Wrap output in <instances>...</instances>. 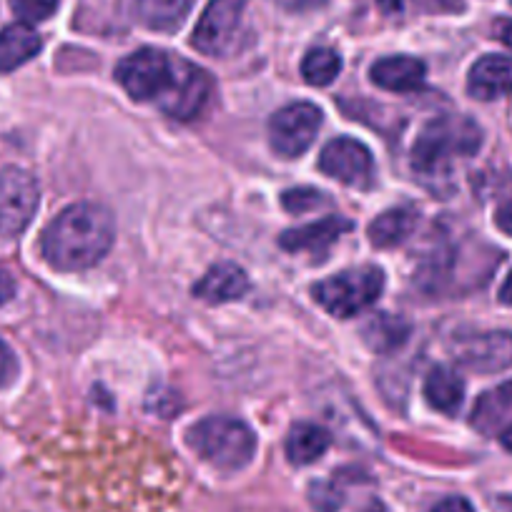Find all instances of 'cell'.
<instances>
[{"mask_svg": "<svg viewBox=\"0 0 512 512\" xmlns=\"http://www.w3.org/2000/svg\"><path fill=\"white\" fill-rule=\"evenodd\" d=\"M327 204V196L322 191L312 189V186H299V189H287L282 194V206L289 214H307L317 206Z\"/></svg>", "mask_w": 512, "mask_h": 512, "instance_id": "obj_24", "label": "cell"}, {"mask_svg": "<svg viewBox=\"0 0 512 512\" xmlns=\"http://www.w3.org/2000/svg\"><path fill=\"white\" fill-rule=\"evenodd\" d=\"M467 93L477 101H495V98L510 96L512 93V58L497 56H482L475 61L467 76Z\"/></svg>", "mask_w": 512, "mask_h": 512, "instance_id": "obj_13", "label": "cell"}, {"mask_svg": "<svg viewBox=\"0 0 512 512\" xmlns=\"http://www.w3.org/2000/svg\"><path fill=\"white\" fill-rule=\"evenodd\" d=\"M211 96H214V81H211L209 73H206L204 68L194 66V63L181 58L174 86H171V91L166 93L164 101L159 103V108L164 113H169L171 118L191 121V118L204 113V108L209 106Z\"/></svg>", "mask_w": 512, "mask_h": 512, "instance_id": "obj_10", "label": "cell"}, {"mask_svg": "<svg viewBox=\"0 0 512 512\" xmlns=\"http://www.w3.org/2000/svg\"><path fill=\"white\" fill-rule=\"evenodd\" d=\"M246 0H211L201 13L191 43L199 53L211 58H226L239 46L244 31Z\"/></svg>", "mask_w": 512, "mask_h": 512, "instance_id": "obj_6", "label": "cell"}, {"mask_svg": "<svg viewBox=\"0 0 512 512\" xmlns=\"http://www.w3.org/2000/svg\"><path fill=\"white\" fill-rule=\"evenodd\" d=\"M417 226V211L410 206H397V209L384 211L377 219L369 224L367 234L377 249H392V246L402 244L407 236L415 231Z\"/></svg>", "mask_w": 512, "mask_h": 512, "instance_id": "obj_20", "label": "cell"}, {"mask_svg": "<svg viewBox=\"0 0 512 512\" xmlns=\"http://www.w3.org/2000/svg\"><path fill=\"white\" fill-rule=\"evenodd\" d=\"M347 231H352V221L344 219V216H327V219H319L314 224L284 231L279 246L284 251H292V254H302V251L324 254Z\"/></svg>", "mask_w": 512, "mask_h": 512, "instance_id": "obj_12", "label": "cell"}, {"mask_svg": "<svg viewBox=\"0 0 512 512\" xmlns=\"http://www.w3.org/2000/svg\"><path fill=\"white\" fill-rule=\"evenodd\" d=\"M116 241L113 214L93 201H78L46 226L41 239L43 259L58 272H83L103 262Z\"/></svg>", "mask_w": 512, "mask_h": 512, "instance_id": "obj_1", "label": "cell"}, {"mask_svg": "<svg viewBox=\"0 0 512 512\" xmlns=\"http://www.w3.org/2000/svg\"><path fill=\"white\" fill-rule=\"evenodd\" d=\"M319 126H322V111L314 103H289L279 108L269 121V141L277 154L297 159L314 144Z\"/></svg>", "mask_w": 512, "mask_h": 512, "instance_id": "obj_8", "label": "cell"}, {"mask_svg": "<svg viewBox=\"0 0 512 512\" xmlns=\"http://www.w3.org/2000/svg\"><path fill=\"white\" fill-rule=\"evenodd\" d=\"M480 146V128L467 118L430 121L412 146V166L417 174L435 176L447 169L452 156L472 154Z\"/></svg>", "mask_w": 512, "mask_h": 512, "instance_id": "obj_3", "label": "cell"}, {"mask_svg": "<svg viewBox=\"0 0 512 512\" xmlns=\"http://www.w3.org/2000/svg\"><path fill=\"white\" fill-rule=\"evenodd\" d=\"M16 369V354H13L11 347L0 339V387H6V384L16 377Z\"/></svg>", "mask_w": 512, "mask_h": 512, "instance_id": "obj_27", "label": "cell"}, {"mask_svg": "<svg viewBox=\"0 0 512 512\" xmlns=\"http://www.w3.org/2000/svg\"><path fill=\"white\" fill-rule=\"evenodd\" d=\"M369 76H372L374 86L384 88V91L410 93V91H417V88L425 83L427 68L420 58L390 56L374 63Z\"/></svg>", "mask_w": 512, "mask_h": 512, "instance_id": "obj_15", "label": "cell"}, {"mask_svg": "<svg viewBox=\"0 0 512 512\" xmlns=\"http://www.w3.org/2000/svg\"><path fill=\"white\" fill-rule=\"evenodd\" d=\"M425 397L442 415H457L465 400V379L450 367L430 369L425 379Z\"/></svg>", "mask_w": 512, "mask_h": 512, "instance_id": "obj_19", "label": "cell"}, {"mask_svg": "<svg viewBox=\"0 0 512 512\" xmlns=\"http://www.w3.org/2000/svg\"><path fill=\"white\" fill-rule=\"evenodd\" d=\"M38 184L18 166H0V239H13L36 216Z\"/></svg>", "mask_w": 512, "mask_h": 512, "instance_id": "obj_7", "label": "cell"}, {"mask_svg": "<svg viewBox=\"0 0 512 512\" xmlns=\"http://www.w3.org/2000/svg\"><path fill=\"white\" fill-rule=\"evenodd\" d=\"M309 500H312L314 510L319 512H337L342 507V492L332 482H314L309 487Z\"/></svg>", "mask_w": 512, "mask_h": 512, "instance_id": "obj_26", "label": "cell"}, {"mask_svg": "<svg viewBox=\"0 0 512 512\" xmlns=\"http://www.w3.org/2000/svg\"><path fill=\"white\" fill-rule=\"evenodd\" d=\"M500 302L510 304L512 307V272H510V277L505 279V284L500 287Z\"/></svg>", "mask_w": 512, "mask_h": 512, "instance_id": "obj_32", "label": "cell"}, {"mask_svg": "<svg viewBox=\"0 0 512 512\" xmlns=\"http://www.w3.org/2000/svg\"><path fill=\"white\" fill-rule=\"evenodd\" d=\"M384 289V274L377 267L344 269L312 289L314 302L337 319H352L367 312Z\"/></svg>", "mask_w": 512, "mask_h": 512, "instance_id": "obj_4", "label": "cell"}, {"mask_svg": "<svg viewBox=\"0 0 512 512\" xmlns=\"http://www.w3.org/2000/svg\"><path fill=\"white\" fill-rule=\"evenodd\" d=\"M43 48V38L28 23H13L0 31V73H11L36 58Z\"/></svg>", "mask_w": 512, "mask_h": 512, "instance_id": "obj_17", "label": "cell"}, {"mask_svg": "<svg viewBox=\"0 0 512 512\" xmlns=\"http://www.w3.org/2000/svg\"><path fill=\"white\" fill-rule=\"evenodd\" d=\"M181 58L169 56L159 48H141L116 66V81L134 101L159 106L171 91L179 73Z\"/></svg>", "mask_w": 512, "mask_h": 512, "instance_id": "obj_5", "label": "cell"}, {"mask_svg": "<svg viewBox=\"0 0 512 512\" xmlns=\"http://www.w3.org/2000/svg\"><path fill=\"white\" fill-rule=\"evenodd\" d=\"M194 0H139V21L151 31H176L189 16Z\"/></svg>", "mask_w": 512, "mask_h": 512, "instance_id": "obj_22", "label": "cell"}, {"mask_svg": "<svg viewBox=\"0 0 512 512\" xmlns=\"http://www.w3.org/2000/svg\"><path fill=\"white\" fill-rule=\"evenodd\" d=\"M191 450L219 470H241L256 455V435L246 422L226 415H211L186 432Z\"/></svg>", "mask_w": 512, "mask_h": 512, "instance_id": "obj_2", "label": "cell"}, {"mask_svg": "<svg viewBox=\"0 0 512 512\" xmlns=\"http://www.w3.org/2000/svg\"><path fill=\"white\" fill-rule=\"evenodd\" d=\"M495 224H497V229L505 231V234L512 236V199L505 201V204H502L500 209H497Z\"/></svg>", "mask_w": 512, "mask_h": 512, "instance_id": "obj_30", "label": "cell"}, {"mask_svg": "<svg viewBox=\"0 0 512 512\" xmlns=\"http://www.w3.org/2000/svg\"><path fill=\"white\" fill-rule=\"evenodd\" d=\"M500 440H502V447H505V450H510V452H512V427H507V430L502 432Z\"/></svg>", "mask_w": 512, "mask_h": 512, "instance_id": "obj_35", "label": "cell"}, {"mask_svg": "<svg viewBox=\"0 0 512 512\" xmlns=\"http://www.w3.org/2000/svg\"><path fill=\"white\" fill-rule=\"evenodd\" d=\"M455 359L472 372H500L512 364V334L487 332L457 339Z\"/></svg>", "mask_w": 512, "mask_h": 512, "instance_id": "obj_11", "label": "cell"}, {"mask_svg": "<svg viewBox=\"0 0 512 512\" xmlns=\"http://www.w3.org/2000/svg\"><path fill=\"white\" fill-rule=\"evenodd\" d=\"M332 445V435L314 422H297L287 435V457L292 465L304 467L317 462Z\"/></svg>", "mask_w": 512, "mask_h": 512, "instance_id": "obj_18", "label": "cell"}, {"mask_svg": "<svg viewBox=\"0 0 512 512\" xmlns=\"http://www.w3.org/2000/svg\"><path fill=\"white\" fill-rule=\"evenodd\" d=\"M16 279H13V274L8 272V269L0 267V307H6L8 302H13V297H16Z\"/></svg>", "mask_w": 512, "mask_h": 512, "instance_id": "obj_28", "label": "cell"}, {"mask_svg": "<svg viewBox=\"0 0 512 512\" xmlns=\"http://www.w3.org/2000/svg\"><path fill=\"white\" fill-rule=\"evenodd\" d=\"M432 512H475V507L465 497H447V500L437 502Z\"/></svg>", "mask_w": 512, "mask_h": 512, "instance_id": "obj_29", "label": "cell"}, {"mask_svg": "<svg viewBox=\"0 0 512 512\" xmlns=\"http://www.w3.org/2000/svg\"><path fill=\"white\" fill-rule=\"evenodd\" d=\"M502 502H505L507 512H512V497H505V500H502Z\"/></svg>", "mask_w": 512, "mask_h": 512, "instance_id": "obj_36", "label": "cell"}, {"mask_svg": "<svg viewBox=\"0 0 512 512\" xmlns=\"http://www.w3.org/2000/svg\"><path fill=\"white\" fill-rule=\"evenodd\" d=\"M362 339L372 352L392 354L410 339V324L395 314H377L364 324Z\"/></svg>", "mask_w": 512, "mask_h": 512, "instance_id": "obj_21", "label": "cell"}, {"mask_svg": "<svg viewBox=\"0 0 512 512\" xmlns=\"http://www.w3.org/2000/svg\"><path fill=\"white\" fill-rule=\"evenodd\" d=\"M249 292V277L244 269L234 262L214 264L204 277L196 282L194 297L206 304H226L236 302Z\"/></svg>", "mask_w": 512, "mask_h": 512, "instance_id": "obj_14", "label": "cell"}, {"mask_svg": "<svg viewBox=\"0 0 512 512\" xmlns=\"http://www.w3.org/2000/svg\"><path fill=\"white\" fill-rule=\"evenodd\" d=\"M319 169L352 189H369L374 184V161L367 146L349 136L329 141L319 154Z\"/></svg>", "mask_w": 512, "mask_h": 512, "instance_id": "obj_9", "label": "cell"}, {"mask_svg": "<svg viewBox=\"0 0 512 512\" xmlns=\"http://www.w3.org/2000/svg\"><path fill=\"white\" fill-rule=\"evenodd\" d=\"M372 512H382V507H379V505H374V507H372Z\"/></svg>", "mask_w": 512, "mask_h": 512, "instance_id": "obj_37", "label": "cell"}, {"mask_svg": "<svg viewBox=\"0 0 512 512\" xmlns=\"http://www.w3.org/2000/svg\"><path fill=\"white\" fill-rule=\"evenodd\" d=\"M437 6L445 8V11H460L462 0H435Z\"/></svg>", "mask_w": 512, "mask_h": 512, "instance_id": "obj_33", "label": "cell"}, {"mask_svg": "<svg viewBox=\"0 0 512 512\" xmlns=\"http://www.w3.org/2000/svg\"><path fill=\"white\" fill-rule=\"evenodd\" d=\"M470 422L482 435H502L507 427H512V379L497 384L495 390H487L477 400Z\"/></svg>", "mask_w": 512, "mask_h": 512, "instance_id": "obj_16", "label": "cell"}, {"mask_svg": "<svg viewBox=\"0 0 512 512\" xmlns=\"http://www.w3.org/2000/svg\"><path fill=\"white\" fill-rule=\"evenodd\" d=\"M500 38H502V41L507 43V46L512 48V21H510V23H505V26H502V31H500Z\"/></svg>", "mask_w": 512, "mask_h": 512, "instance_id": "obj_34", "label": "cell"}, {"mask_svg": "<svg viewBox=\"0 0 512 512\" xmlns=\"http://www.w3.org/2000/svg\"><path fill=\"white\" fill-rule=\"evenodd\" d=\"M287 11H312V8L324 6L327 0H279Z\"/></svg>", "mask_w": 512, "mask_h": 512, "instance_id": "obj_31", "label": "cell"}, {"mask_svg": "<svg viewBox=\"0 0 512 512\" xmlns=\"http://www.w3.org/2000/svg\"><path fill=\"white\" fill-rule=\"evenodd\" d=\"M342 71V56L332 48H312L302 61V76L309 86H329Z\"/></svg>", "mask_w": 512, "mask_h": 512, "instance_id": "obj_23", "label": "cell"}, {"mask_svg": "<svg viewBox=\"0 0 512 512\" xmlns=\"http://www.w3.org/2000/svg\"><path fill=\"white\" fill-rule=\"evenodd\" d=\"M8 3H11V11L23 23L48 21L58 11V6H61V0H8Z\"/></svg>", "mask_w": 512, "mask_h": 512, "instance_id": "obj_25", "label": "cell"}]
</instances>
